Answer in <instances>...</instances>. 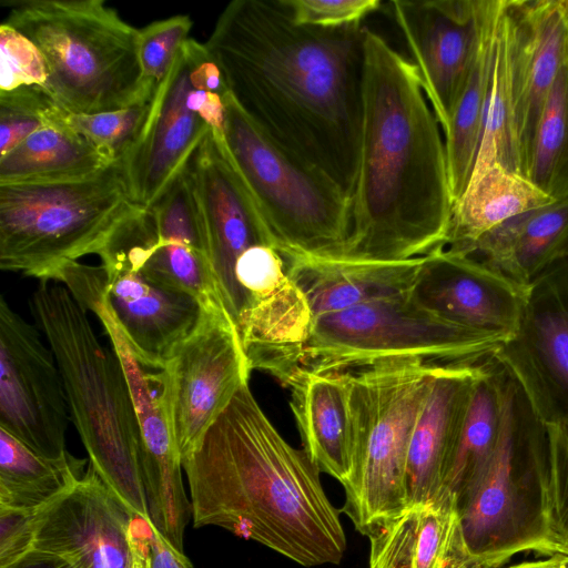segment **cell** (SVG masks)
<instances>
[{
	"instance_id": "d590c367",
	"label": "cell",
	"mask_w": 568,
	"mask_h": 568,
	"mask_svg": "<svg viewBox=\"0 0 568 568\" xmlns=\"http://www.w3.org/2000/svg\"><path fill=\"white\" fill-rule=\"evenodd\" d=\"M151 101L94 114L62 112L64 123L112 161L122 160L138 141L149 116Z\"/></svg>"
},
{
	"instance_id": "d6986e66",
	"label": "cell",
	"mask_w": 568,
	"mask_h": 568,
	"mask_svg": "<svg viewBox=\"0 0 568 568\" xmlns=\"http://www.w3.org/2000/svg\"><path fill=\"white\" fill-rule=\"evenodd\" d=\"M135 518L89 464L75 486L36 513L33 550L73 568H131Z\"/></svg>"
},
{
	"instance_id": "5bb4252c",
	"label": "cell",
	"mask_w": 568,
	"mask_h": 568,
	"mask_svg": "<svg viewBox=\"0 0 568 568\" xmlns=\"http://www.w3.org/2000/svg\"><path fill=\"white\" fill-rule=\"evenodd\" d=\"M185 170L196 201L215 288L235 325L237 260L257 244L280 246L231 163L222 132L213 129L207 132L187 160Z\"/></svg>"
},
{
	"instance_id": "30bf717a",
	"label": "cell",
	"mask_w": 568,
	"mask_h": 568,
	"mask_svg": "<svg viewBox=\"0 0 568 568\" xmlns=\"http://www.w3.org/2000/svg\"><path fill=\"white\" fill-rule=\"evenodd\" d=\"M544 428L504 367L495 450L478 480L457 503L466 546L479 568H498L520 551L556 552L539 534L524 496L530 487L534 453Z\"/></svg>"
},
{
	"instance_id": "9a60e30c",
	"label": "cell",
	"mask_w": 568,
	"mask_h": 568,
	"mask_svg": "<svg viewBox=\"0 0 568 568\" xmlns=\"http://www.w3.org/2000/svg\"><path fill=\"white\" fill-rule=\"evenodd\" d=\"M494 357L545 425L568 427V256L529 286L520 327Z\"/></svg>"
},
{
	"instance_id": "d4e9b609",
	"label": "cell",
	"mask_w": 568,
	"mask_h": 568,
	"mask_svg": "<svg viewBox=\"0 0 568 568\" xmlns=\"http://www.w3.org/2000/svg\"><path fill=\"white\" fill-rule=\"evenodd\" d=\"M284 257L290 277L306 296L315 318L409 294L425 258Z\"/></svg>"
},
{
	"instance_id": "9c48e42d",
	"label": "cell",
	"mask_w": 568,
	"mask_h": 568,
	"mask_svg": "<svg viewBox=\"0 0 568 568\" xmlns=\"http://www.w3.org/2000/svg\"><path fill=\"white\" fill-rule=\"evenodd\" d=\"M503 344L439 317L406 294L316 317L303 367L343 373L393 359L476 365Z\"/></svg>"
},
{
	"instance_id": "f35d334b",
	"label": "cell",
	"mask_w": 568,
	"mask_h": 568,
	"mask_svg": "<svg viewBox=\"0 0 568 568\" xmlns=\"http://www.w3.org/2000/svg\"><path fill=\"white\" fill-rule=\"evenodd\" d=\"M0 92L43 89L50 94L48 70L40 50L3 22L0 26Z\"/></svg>"
},
{
	"instance_id": "7c38bea8",
	"label": "cell",
	"mask_w": 568,
	"mask_h": 568,
	"mask_svg": "<svg viewBox=\"0 0 568 568\" xmlns=\"http://www.w3.org/2000/svg\"><path fill=\"white\" fill-rule=\"evenodd\" d=\"M236 327L222 307H204L199 325L152 374L181 460L251 374Z\"/></svg>"
},
{
	"instance_id": "8fae6325",
	"label": "cell",
	"mask_w": 568,
	"mask_h": 568,
	"mask_svg": "<svg viewBox=\"0 0 568 568\" xmlns=\"http://www.w3.org/2000/svg\"><path fill=\"white\" fill-rule=\"evenodd\" d=\"M97 255L99 266L69 262L55 281L78 303L101 302L134 358L143 367L161 371L199 325L204 306L192 295L152 280L116 229Z\"/></svg>"
},
{
	"instance_id": "5b68a950",
	"label": "cell",
	"mask_w": 568,
	"mask_h": 568,
	"mask_svg": "<svg viewBox=\"0 0 568 568\" xmlns=\"http://www.w3.org/2000/svg\"><path fill=\"white\" fill-rule=\"evenodd\" d=\"M3 23L30 39L48 70L52 99L71 113L115 111L150 100L140 29L103 0H7Z\"/></svg>"
},
{
	"instance_id": "2e32d148",
	"label": "cell",
	"mask_w": 568,
	"mask_h": 568,
	"mask_svg": "<svg viewBox=\"0 0 568 568\" xmlns=\"http://www.w3.org/2000/svg\"><path fill=\"white\" fill-rule=\"evenodd\" d=\"M116 230L152 280L192 295L206 308H224L185 166L151 209L139 207Z\"/></svg>"
},
{
	"instance_id": "b9f144b4",
	"label": "cell",
	"mask_w": 568,
	"mask_h": 568,
	"mask_svg": "<svg viewBox=\"0 0 568 568\" xmlns=\"http://www.w3.org/2000/svg\"><path fill=\"white\" fill-rule=\"evenodd\" d=\"M150 568H194L183 551L176 549L150 523L146 525Z\"/></svg>"
},
{
	"instance_id": "4316f807",
	"label": "cell",
	"mask_w": 568,
	"mask_h": 568,
	"mask_svg": "<svg viewBox=\"0 0 568 568\" xmlns=\"http://www.w3.org/2000/svg\"><path fill=\"white\" fill-rule=\"evenodd\" d=\"M465 254L529 287L546 270L568 256V197L504 222Z\"/></svg>"
},
{
	"instance_id": "ab89813d",
	"label": "cell",
	"mask_w": 568,
	"mask_h": 568,
	"mask_svg": "<svg viewBox=\"0 0 568 568\" xmlns=\"http://www.w3.org/2000/svg\"><path fill=\"white\" fill-rule=\"evenodd\" d=\"M291 19L300 26L338 29L362 24L375 12L379 0H281Z\"/></svg>"
},
{
	"instance_id": "74e56055",
	"label": "cell",
	"mask_w": 568,
	"mask_h": 568,
	"mask_svg": "<svg viewBox=\"0 0 568 568\" xmlns=\"http://www.w3.org/2000/svg\"><path fill=\"white\" fill-rule=\"evenodd\" d=\"M193 22L186 14L153 21L140 29L139 57L144 81L154 90L165 79Z\"/></svg>"
},
{
	"instance_id": "8d00e7d4",
	"label": "cell",
	"mask_w": 568,
	"mask_h": 568,
	"mask_svg": "<svg viewBox=\"0 0 568 568\" xmlns=\"http://www.w3.org/2000/svg\"><path fill=\"white\" fill-rule=\"evenodd\" d=\"M61 110L43 89L0 92V156L53 121Z\"/></svg>"
},
{
	"instance_id": "836d02e7",
	"label": "cell",
	"mask_w": 568,
	"mask_h": 568,
	"mask_svg": "<svg viewBox=\"0 0 568 568\" xmlns=\"http://www.w3.org/2000/svg\"><path fill=\"white\" fill-rule=\"evenodd\" d=\"M530 488L541 537L556 552L568 554V427L547 424L532 460Z\"/></svg>"
},
{
	"instance_id": "60d3db41",
	"label": "cell",
	"mask_w": 568,
	"mask_h": 568,
	"mask_svg": "<svg viewBox=\"0 0 568 568\" xmlns=\"http://www.w3.org/2000/svg\"><path fill=\"white\" fill-rule=\"evenodd\" d=\"M36 513L0 506V568H9L33 551Z\"/></svg>"
},
{
	"instance_id": "ac0fdd59",
	"label": "cell",
	"mask_w": 568,
	"mask_h": 568,
	"mask_svg": "<svg viewBox=\"0 0 568 568\" xmlns=\"http://www.w3.org/2000/svg\"><path fill=\"white\" fill-rule=\"evenodd\" d=\"M529 287L478 258L447 247L427 256L410 298L439 317L508 342L518 332Z\"/></svg>"
},
{
	"instance_id": "7a4b0ae2",
	"label": "cell",
	"mask_w": 568,
	"mask_h": 568,
	"mask_svg": "<svg viewBox=\"0 0 568 568\" xmlns=\"http://www.w3.org/2000/svg\"><path fill=\"white\" fill-rule=\"evenodd\" d=\"M362 123L349 231L341 256L406 261L448 242L446 145L415 64L363 28Z\"/></svg>"
},
{
	"instance_id": "83f0119b",
	"label": "cell",
	"mask_w": 568,
	"mask_h": 568,
	"mask_svg": "<svg viewBox=\"0 0 568 568\" xmlns=\"http://www.w3.org/2000/svg\"><path fill=\"white\" fill-rule=\"evenodd\" d=\"M58 116L0 156V185L52 183L91 176L115 161Z\"/></svg>"
},
{
	"instance_id": "277c9868",
	"label": "cell",
	"mask_w": 568,
	"mask_h": 568,
	"mask_svg": "<svg viewBox=\"0 0 568 568\" xmlns=\"http://www.w3.org/2000/svg\"><path fill=\"white\" fill-rule=\"evenodd\" d=\"M29 305L58 363L89 464L135 517L150 523L139 419L119 355L99 341L64 285L41 281Z\"/></svg>"
},
{
	"instance_id": "7bdbcfd3",
	"label": "cell",
	"mask_w": 568,
	"mask_h": 568,
	"mask_svg": "<svg viewBox=\"0 0 568 568\" xmlns=\"http://www.w3.org/2000/svg\"><path fill=\"white\" fill-rule=\"evenodd\" d=\"M9 568H73L64 559L49 554L33 550L20 561Z\"/></svg>"
},
{
	"instance_id": "e0dca14e",
	"label": "cell",
	"mask_w": 568,
	"mask_h": 568,
	"mask_svg": "<svg viewBox=\"0 0 568 568\" xmlns=\"http://www.w3.org/2000/svg\"><path fill=\"white\" fill-rule=\"evenodd\" d=\"M485 0H395L389 10L443 133L449 128L476 53Z\"/></svg>"
},
{
	"instance_id": "f6af8a7d",
	"label": "cell",
	"mask_w": 568,
	"mask_h": 568,
	"mask_svg": "<svg viewBox=\"0 0 568 568\" xmlns=\"http://www.w3.org/2000/svg\"><path fill=\"white\" fill-rule=\"evenodd\" d=\"M507 568H568V554L555 552L548 559L524 561Z\"/></svg>"
},
{
	"instance_id": "3957f363",
	"label": "cell",
	"mask_w": 568,
	"mask_h": 568,
	"mask_svg": "<svg viewBox=\"0 0 568 568\" xmlns=\"http://www.w3.org/2000/svg\"><path fill=\"white\" fill-rule=\"evenodd\" d=\"M194 527L219 526L304 566L337 565L346 537L321 469L288 444L248 384L182 459Z\"/></svg>"
},
{
	"instance_id": "4fadbf2b",
	"label": "cell",
	"mask_w": 568,
	"mask_h": 568,
	"mask_svg": "<svg viewBox=\"0 0 568 568\" xmlns=\"http://www.w3.org/2000/svg\"><path fill=\"white\" fill-rule=\"evenodd\" d=\"M70 412L58 363L36 325L0 298V428L36 453L67 454Z\"/></svg>"
},
{
	"instance_id": "1f68e13d",
	"label": "cell",
	"mask_w": 568,
	"mask_h": 568,
	"mask_svg": "<svg viewBox=\"0 0 568 568\" xmlns=\"http://www.w3.org/2000/svg\"><path fill=\"white\" fill-rule=\"evenodd\" d=\"M503 373V365L493 355L474 385L444 488L455 497L456 505L478 480L495 450L501 419Z\"/></svg>"
},
{
	"instance_id": "484cf974",
	"label": "cell",
	"mask_w": 568,
	"mask_h": 568,
	"mask_svg": "<svg viewBox=\"0 0 568 568\" xmlns=\"http://www.w3.org/2000/svg\"><path fill=\"white\" fill-rule=\"evenodd\" d=\"M286 387L303 448L321 471L345 485L354 463V425L344 372L302 367Z\"/></svg>"
},
{
	"instance_id": "4dcf8cb0",
	"label": "cell",
	"mask_w": 568,
	"mask_h": 568,
	"mask_svg": "<svg viewBox=\"0 0 568 568\" xmlns=\"http://www.w3.org/2000/svg\"><path fill=\"white\" fill-rule=\"evenodd\" d=\"M85 464L69 452L42 456L0 428V506L38 511L75 486Z\"/></svg>"
},
{
	"instance_id": "d6a6232c",
	"label": "cell",
	"mask_w": 568,
	"mask_h": 568,
	"mask_svg": "<svg viewBox=\"0 0 568 568\" xmlns=\"http://www.w3.org/2000/svg\"><path fill=\"white\" fill-rule=\"evenodd\" d=\"M501 10L503 0L494 36L480 142L470 179L493 164H499L509 171L521 174L515 124L509 44Z\"/></svg>"
},
{
	"instance_id": "8992f818",
	"label": "cell",
	"mask_w": 568,
	"mask_h": 568,
	"mask_svg": "<svg viewBox=\"0 0 568 568\" xmlns=\"http://www.w3.org/2000/svg\"><path fill=\"white\" fill-rule=\"evenodd\" d=\"M139 207L122 160L80 180L0 185V268L51 282L64 264L97 255Z\"/></svg>"
},
{
	"instance_id": "ee69618b",
	"label": "cell",
	"mask_w": 568,
	"mask_h": 568,
	"mask_svg": "<svg viewBox=\"0 0 568 568\" xmlns=\"http://www.w3.org/2000/svg\"><path fill=\"white\" fill-rule=\"evenodd\" d=\"M131 568H150L149 544L146 534H142V537L136 536L134 534V529L132 532Z\"/></svg>"
},
{
	"instance_id": "ba28073f",
	"label": "cell",
	"mask_w": 568,
	"mask_h": 568,
	"mask_svg": "<svg viewBox=\"0 0 568 568\" xmlns=\"http://www.w3.org/2000/svg\"><path fill=\"white\" fill-rule=\"evenodd\" d=\"M223 99L225 152L283 255L341 256L349 231L348 194L272 139L230 91Z\"/></svg>"
},
{
	"instance_id": "6da1fadb",
	"label": "cell",
	"mask_w": 568,
	"mask_h": 568,
	"mask_svg": "<svg viewBox=\"0 0 568 568\" xmlns=\"http://www.w3.org/2000/svg\"><path fill=\"white\" fill-rule=\"evenodd\" d=\"M363 28L300 26L281 0H234L204 43L242 109L348 196L359 151Z\"/></svg>"
},
{
	"instance_id": "ffe728a7",
	"label": "cell",
	"mask_w": 568,
	"mask_h": 568,
	"mask_svg": "<svg viewBox=\"0 0 568 568\" xmlns=\"http://www.w3.org/2000/svg\"><path fill=\"white\" fill-rule=\"evenodd\" d=\"M101 321L123 365L132 393L141 435V471L150 524L183 551L185 527L192 517L191 501L182 481V460L152 374L131 354L106 308L92 311Z\"/></svg>"
},
{
	"instance_id": "cb8c5ba5",
	"label": "cell",
	"mask_w": 568,
	"mask_h": 568,
	"mask_svg": "<svg viewBox=\"0 0 568 568\" xmlns=\"http://www.w3.org/2000/svg\"><path fill=\"white\" fill-rule=\"evenodd\" d=\"M369 568H479L468 551L455 497L406 508L375 528Z\"/></svg>"
},
{
	"instance_id": "e575fe53",
	"label": "cell",
	"mask_w": 568,
	"mask_h": 568,
	"mask_svg": "<svg viewBox=\"0 0 568 568\" xmlns=\"http://www.w3.org/2000/svg\"><path fill=\"white\" fill-rule=\"evenodd\" d=\"M525 176L554 200L568 197V64L545 103Z\"/></svg>"
},
{
	"instance_id": "44dd1931",
	"label": "cell",
	"mask_w": 568,
	"mask_h": 568,
	"mask_svg": "<svg viewBox=\"0 0 568 568\" xmlns=\"http://www.w3.org/2000/svg\"><path fill=\"white\" fill-rule=\"evenodd\" d=\"M521 175L550 90L568 64V0H504ZM526 178V176H525Z\"/></svg>"
},
{
	"instance_id": "7402d4cb",
	"label": "cell",
	"mask_w": 568,
	"mask_h": 568,
	"mask_svg": "<svg viewBox=\"0 0 568 568\" xmlns=\"http://www.w3.org/2000/svg\"><path fill=\"white\" fill-rule=\"evenodd\" d=\"M190 89L189 67L181 48L154 91L138 141L122 159L131 197L141 209L153 206L211 130L190 109Z\"/></svg>"
},
{
	"instance_id": "f1b7e54d",
	"label": "cell",
	"mask_w": 568,
	"mask_h": 568,
	"mask_svg": "<svg viewBox=\"0 0 568 568\" xmlns=\"http://www.w3.org/2000/svg\"><path fill=\"white\" fill-rule=\"evenodd\" d=\"M554 201L529 179L493 164L469 180L463 195L454 204L445 247L465 253L477 240L504 222Z\"/></svg>"
},
{
	"instance_id": "f546056e",
	"label": "cell",
	"mask_w": 568,
	"mask_h": 568,
	"mask_svg": "<svg viewBox=\"0 0 568 568\" xmlns=\"http://www.w3.org/2000/svg\"><path fill=\"white\" fill-rule=\"evenodd\" d=\"M500 4L501 0H485L473 64L449 128L444 133L454 204L467 187L479 148Z\"/></svg>"
},
{
	"instance_id": "603a6c76",
	"label": "cell",
	"mask_w": 568,
	"mask_h": 568,
	"mask_svg": "<svg viewBox=\"0 0 568 568\" xmlns=\"http://www.w3.org/2000/svg\"><path fill=\"white\" fill-rule=\"evenodd\" d=\"M486 361L437 369L410 440L407 508L433 501L444 493L474 385Z\"/></svg>"
},
{
	"instance_id": "52a82bcc",
	"label": "cell",
	"mask_w": 568,
	"mask_h": 568,
	"mask_svg": "<svg viewBox=\"0 0 568 568\" xmlns=\"http://www.w3.org/2000/svg\"><path fill=\"white\" fill-rule=\"evenodd\" d=\"M440 366L393 359L344 372L354 463L341 511L368 536L407 508V459L419 413Z\"/></svg>"
}]
</instances>
